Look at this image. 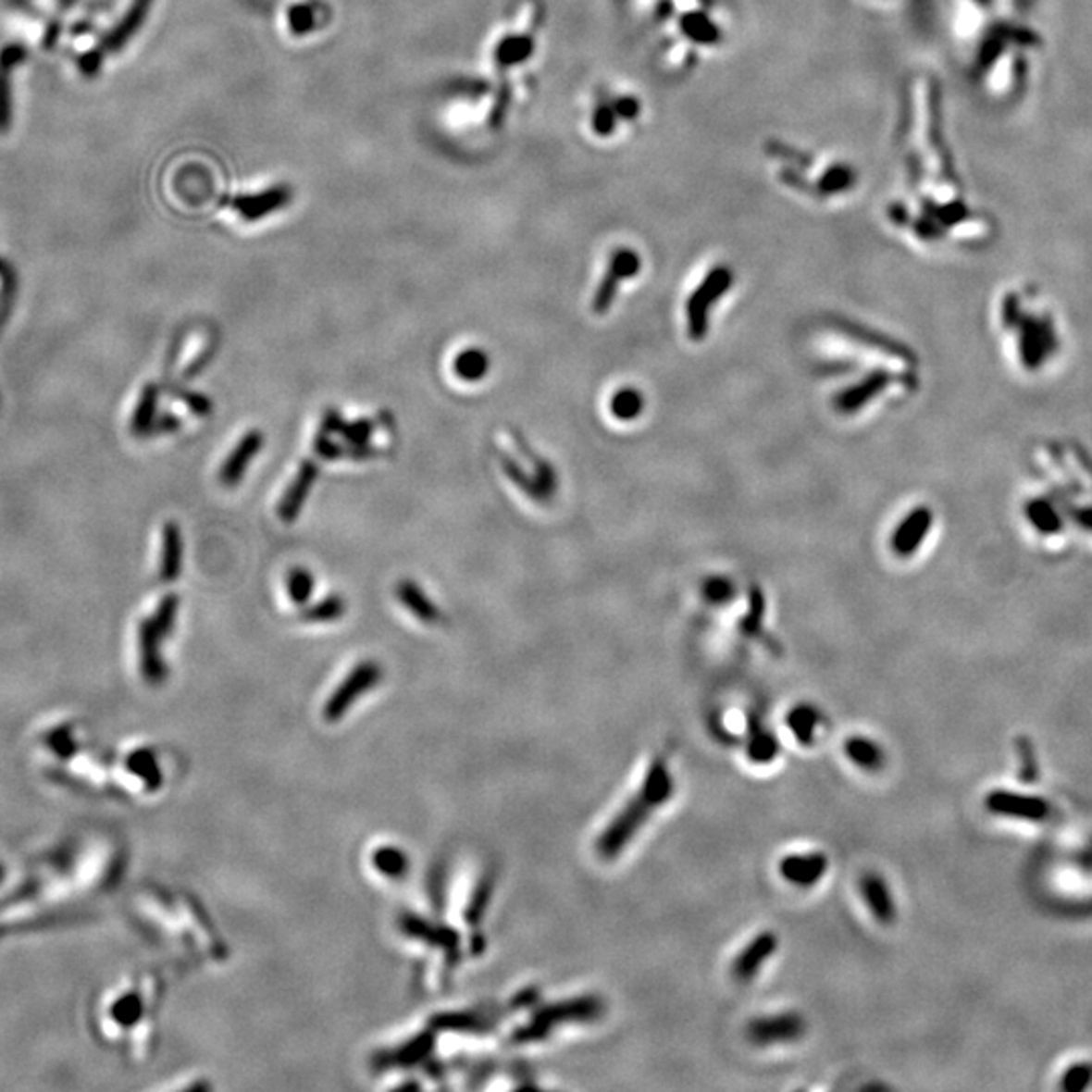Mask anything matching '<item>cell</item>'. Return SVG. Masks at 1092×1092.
Instances as JSON below:
<instances>
[{"instance_id": "1", "label": "cell", "mask_w": 1092, "mask_h": 1092, "mask_svg": "<svg viewBox=\"0 0 1092 1092\" xmlns=\"http://www.w3.org/2000/svg\"><path fill=\"white\" fill-rule=\"evenodd\" d=\"M148 977H124L109 987L93 1010V1025L104 1044L126 1054L136 1050L138 1037H148L150 1008Z\"/></svg>"}, {"instance_id": "2", "label": "cell", "mask_w": 1092, "mask_h": 1092, "mask_svg": "<svg viewBox=\"0 0 1092 1092\" xmlns=\"http://www.w3.org/2000/svg\"><path fill=\"white\" fill-rule=\"evenodd\" d=\"M674 793V777L665 759H655L643 777L639 791L611 822L597 839L599 856L605 860L617 858L631 842L650 815L668 803Z\"/></svg>"}, {"instance_id": "3", "label": "cell", "mask_w": 1092, "mask_h": 1092, "mask_svg": "<svg viewBox=\"0 0 1092 1092\" xmlns=\"http://www.w3.org/2000/svg\"><path fill=\"white\" fill-rule=\"evenodd\" d=\"M107 791L124 797H148L164 788L158 751L150 745H126L109 759Z\"/></svg>"}, {"instance_id": "4", "label": "cell", "mask_w": 1092, "mask_h": 1092, "mask_svg": "<svg viewBox=\"0 0 1092 1092\" xmlns=\"http://www.w3.org/2000/svg\"><path fill=\"white\" fill-rule=\"evenodd\" d=\"M733 288V271L726 266H718L701 281L690 300L686 304L688 314V334L692 341H702L708 330V312L710 305H714L718 298Z\"/></svg>"}, {"instance_id": "5", "label": "cell", "mask_w": 1092, "mask_h": 1092, "mask_svg": "<svg viewBox=\"0 0 1092 1092\" xmlns=\"http://www.w3.org/2000/svg\"><path fill=\"white\" fill-rule=\"evenodd\" d=\"M601 1011H603V1001L591 996L554 1003V1006L544 1008L528 1025H524V1030L518 1032V1040H539L556 1024L589 1022L599 1018Z\"/></svg>"}, {"instance_id": "6", "label": "cell", "mask_w": 1092, "mask_h": 1092, "mask_svg": "<svg viewBox=\"0 0 1092 1092\" xmlns=\"http://www.w3.org/2000/svg\"><path fill=\"white\" fill-rule=\"evenodd\" d=\"M382 676L380 665L375 662H363L351 672V676L336 688V692L328 698L324 716L334 723L341 716L346 714V710L353 706L354 701L368 692L370 688L377 686Z\"/></svg>"}, {"instance_id": "7", "label": "cell", "mask_w": 1092, "mask_h": 1092, "mask_svg": "<svg viewBox=\"0 0 1092 1092\" xmlns=\"http://www.w3.org/2000/svg\"><path fill=\"white\" fill-rule=\"evenodd\" d=\"M747 1034L749 1040L757 1046L793 1042L805 1034V1020L795 1011L767 1015V1018L752 1020Z\"/></svg>"}, {"instance_id": "8", "label": "cell", "mask_w": 1092, "mask_h": 1092, "mask_svg": "<svg viewBox=\"0 0 1092 1092\" xmlns=\"http://www.w3.org/2000/svg\"><path fill=\"white\" fill-rule=\"evenodd\" d=\"M641 267V261L639 255L636 254L633 249H617L614 255H611L609 261V269L605 273L603 281H601V286L595 292V300H593V310L597 314H603L609 310V305L614 304V298L617 293L619 288V281L626 279V278H636L639 273Z\"/></svg>"}, {"instance_id": "9", "label": "cell", "mask_w": 1092, "mask_h": 1092, "mask_svg": "<svg viewBox=\"0 0 1092 1092\" xmlns=\"http://www.w3.org/2000/svg\"><path fill=\"white\" fill-rule=\"evenodd\" d=\"M781 876L789 884L800 888H810L824 878L827 872V856L822 851H807V854H791L781 860Z\"/></svg>"}, {"instance_id": "10", "label": "cell", "mask_w": 1092, "mask_h": 1092, "mask_svg": "<svg viewBox=\"0 0 1092 1092\" xmlns=\"http://www.w3.org/2000/svg\"><path fill=\"white\" fill-rule=\"evenodd\" d=\"M777 945H779V938L771 931H764L752 938V941L745 949H742L738 957L735 959V965H733L735 979L740 983H749L752 977L759 974L761 967L767 963V959L775 951H777Z\"/></svg>"}, {"instance_id": "11", "label": "cell", "mask_w": 1092, "mask_h": 1092, "mask_svg": "<svg viewBox=\"0 0 1092 1092\" xmlns=\"http://www.w3.org/2000/svg\"><path fill=\"white\" fill-rule=\"evenodd\" d=\"M160 638L167 633L156 626V621H142L140 626V670L148 682H162L167 678V665L160 655Z\"/></svg>"}, {"instance_id": "12", "label": "cell", "mask_w": 1092, "mask_h": 1092, "mask_svg": "<svg viewBox=\"0 0 1092 1092\" xmlns=\"http://www.w3.org/2000/svg\"><path fill=\"white\" fill-rule=\"evenodd\" d=\"M860 890H862V897H864V902L870 909L872 916L880 924H892L894 921H897V904H894L892 892L888 888L887 880H884L880 874H876V872L864 874V876H862V880H860Z\"/></svg>"}, {"instance_id": "13", "label": "cell", "mask_w": 1092, "mask_h": 1092, "mask_svg": "<svg viewBox=\"0 0 1092 1092\" xmlns=\"http://www.w3.org/2000/svg\"><path fill=\"white\" fill-rule=\"evenodd\" d=\"M316 478H318V465L310 460H305L300 465V472H298L296 479H293V482L290 484L286 494H283V498L279 502L278 515L283 522H293L298 518L305 498H308L312 486L316 484Z\"/></svg>"}, {"instance_id": "14", "label": "cell", "mask_w": 1092, "mask_h": 1092, "mask_svg": "<svg viewBox=\"0 0 1092 1092\" xmlns=\"http://www.w3.org/2000/svg\"><path fill=\"white\" fill-rule=\"evenodd\" d=\"M261 447H264V435H261L259 431H249L243 440L237 443L231 455H229L227 462L223 464L221 474H218V478H221V484L231 488V486H237L239 482H242V478L247 472L251 460H254L255 453L261 452Z\"/></svg>"}, {"instance_id": "15", "label": "cell", "mask_w": 1092, "mask_h": 1092, "mask_svg": "<svg viewBox=\"0 0 1092 1092\" xmlns=\"http://www.w3.org/2000/svg\"><path fill=\"white\" fill-rule=\"evenodd\" d=\"M931 522L933 516L928 508H914L909 516H906L900 527L897 528V532L892 534V549L899 556H909L912 554L916 549H919L921 540L926 537L928 528H931Z\"/></svg>"}, {"instance_id": "16", "label": "cell", "mask_w": 1092, "mask_h": 1092, "mask_svg": "<svg viewBox=\"0 0 1092 1092\" xmlns=\"http://www.w3.org/2000/svg\"><path fill=\"white\" fill-rule=\"evenodd\" d=\"M890 382H892V375L884 373V370H876V373L868 375L864 380L858 382V385L844 391L842 395L836 399V407L842 413H851L860 407H864L872 397H876L880 391H884L890 385Z\"/></svg>"}, {"instance_id": "17", "label": "cell", "mask_w": 1092, "mask_h": 1092, "mask_svg": "<svg viewBox=\"0 0 1092 1092\" xmlns=\"http://www.w3.org/2000/svg\"><path fill=\"white\" fill-rule=\"evenodd\" d=\"M150 5H152V0H134L132 8H130V13L122 20H119V25L105 37L104 49L105 51L122 49L126 45V43H128V39L134 35V32L140 29L142 23H144V19H146L148 10H150Z\"/></svg>"}, {"instance_id": "18", "label": "cell", "mask_w": 1092, "mask_h": 1092, "mask_svg": "<svg viewBox=\"0 0 1092 1092\" xmlns=\"http://www.w3.org/2000/svg\"><path fill=\"white\" fill-rule=\"evenodd\" d=\"M397 597L415 617H419L425 624H437L441 619L440 609L433 605V601L421 591L419 585L413 581H401L397 585Z\"/></svg>"}, {"instance_id": "19", "label": "cell", "mask_w": 1092, "mask_h": 1092, "mask_svg": "<svg viewBox=\"0 0 1092 1092\" xmlns=\"http://www.w3.org/2000/svg\"><path fill=\"white\" fill-rule=\"evenodd\" d=\"M846 755L848 759L856 764V767L864 769V771H880L884 767V763H887V755H884L882 747L878 742H874L866 737H851L846 740Z\"/></svg>"}, {"instance_id": "20", "label": "cell", "mask_w": 1092, "mask_h": 1092, "mask_svg": "<svg viewBox=\"0 0 1092 1092\" xmlns=\"http://www.w3.org/2000/svg\"><path fill=\"white\" fill-rule=\"evenodd\" d=\"M162 566H160V577L164 581H174V578L179 577L180 573V565H182V539H180V530L174 522H168L167 527H164V537H162Z\"/></svg>"}, {"instance_id": "21", "label": "cell", "mask_w": 1092, "mask_h": 1092, "mask_svg": "<svg viewBox=\"0 0 1092 1092\" xmlns=\"http://www.w3.org/2000/svg\"><path fill=\"white\" fill-rule=\"evenodd\" d=\"M788 726L801 745H813L817 728L822 726V714L810 704H800L788 714Z\"/></svg>"}, {"instance_id": "22", "label": "cell", "mask_w": 1092, "mask_h": 1092, "mask_svg": "<svg viewBox=\"0 0 1092 1092\" xmlns=\"http://www.w3.org/2000/svg\"><path fill=\"white\" fill-rule=\"evenodd\" d=\"M20 49H6L0 55V132H5L10 122V71L20 59Z\"/></svg>"}, {"instance_id": "23", "label": "cell", "mask_w": 1092, "mask_h": 1092, "mask_svg": "<svg viewBox=\"0 0 1092 1092\" xmlns=\"http://www.w3.org/2000/svg\"><path fill=\"white\" fill-rule=\"evenodd\" d=\"M453 368H455V375L460 378H464L467 382H476L488 373L490 358L486 353L478 351V348H469V351H464L460 356L455 358Z\"/></svg>"}, {"instance_id": "24", "label": "cell", "mask_w": 1092, "mask_h": 1092, "mask_svg": "<svg viewBox=\"0 0 1092 1092\" xmlns=\"http://www.w3.org/2000/svg\"><path fill=\"white\" fill-rule=\"evenodd\" d=\"M512 435H515V440H516V443H518V447H520V452H522L524 455H527L528 460H530V464L534 465V472H537V476H534V479H537V484L540 486V490L544 491L546 498H551V496L554 494V490H556V474H554L552 465H551V464H546V462L542 460V457H539L537 453H534V452L530 450V447H528V443L522 440V435H520V433L512 431Z\"/></svg>"}, {"instance_id": "25", "label": "cell", "mask_w": 1092, "mask_h": 1092, "mask_svg": "<svg viewBox=\"0 0 1092 1092\" xmlns=\"http://www.w3.org/2000/svg\"><path fill=\"white\" fill-rule=\"evenodd\" d=\"M609 409L614 417L621 419V421H631L639 417V413L643 411V397L641 392L636 389H621L617 391L614 397H611L609 403Z\"/></svg>"}, {"instance_id": "26", "label": "cell", "mask_w": 1092, "mask_h": 1092, "mask_svg": "<svg viewBox=\"0 0 1092 1092\" xmlns=\"http://www.w3.org/2000/svg\"><path fill=\"white\" fill-rule=\"evenodd\" d=\"M344 614H346L344 599L330 595V597L318 601L316 605L304 607L300 617L304 621H310V624H322V621H334L338 617H342Z\"/></svg>"}, {"instance_id": "27", "label": "cell", "mask_w": 1092, "mask_h": 1092, "mask_svg": "<svg viewBox=\"0 0 1092 1092\" xmlns=\"http://www.w3.org/2000/svg\"><path fill=\"white\" fill-rule=\"evenodd\" d=\"M500 464H502V467H504L506 476L524 491V494L534 498L537 502H546V500H549V498H546L544 491L540 490V486L537 484V479L528 478L527 474H524V469L518 465V462L512 460V457L508 453H500Z\"/></svg>"}, {"instance_id": "28", "label": "cell", "mask_w": 1092, "mask_h": 1092, "mask_svg": "<svg viewBox=\"0 0 1092 1092\" xmlns=\"http://www.w3.org/2000/svg\"><path fill=\"white\" fill-rule=\"evenodd\" d=\"M375 868L387 878H401L407 872V856L399 848H380L375 854Z\"/></svg>"}, {"instance_id": "29", "label": "cell", "mask_w": 1092, "mask_h": 1092, "mask_svg": "<svg viewBox=\"0 0 1092 1092\" xmlns=\"http://www.w3.org/2000/svg\"><path fill=\"white\" fill-rule=\"evenodd\" d=\"M288 595L292 597L293 603L304 605L308 603L312 591H314V577L308 569H302V566H296V569H292L288 573Z\"/></svg>"}, {"instance_id": "30", "label": "cell", "mask_w": 1092, "mask_h": 1092, "mask_svg": "<svg viewBox=\"0 0 1092 1092\" xmlns=\"http://www.w3.org/2000/svg\"><path fill=\"white\" fill-rule=\"evenodd\" d=\"M777 751H779L777 740L773 738V735L764 733V730L752 735V738L749 742V757L752 761H755V763H769V761H773L775 755H777Z\"/></svg>"}, {"instance_id": "31", "label": "cell", "mask_w": 1092, "mask_h": 1092, "mask_svg": "<svg viewBox=\"0 0 1092 1092\" xmlns=\"http://www.w3.org/2000/svg\"><path fill=\"white\" fill-rule=\"evenodd\" d=\"M281 201H283V194H279V192H269V194L264 196V199H259V196H255V199L239 201L237 206H239V209H242V213L245 217L255 218L259 215H266V213H269L273 209H278V206L281 205Z\"/></svg>"}, {"instance_id": "32", "label": "cell", "mask_w": 1092, "mask_h": 1092, "mask_svg": "<svg viewBox=\"0 0 1092 1092\" xmlns=\"http://www.w3.org/2000/svg\"><path fill=\"white\" fill-rule=\"evenodd\" d=\"M155 409H156V391H155V387H146L144 392H142L140 405L136 409V417H134L136 431H144L148 428L152 417H155Z\"/></svg>"}, {"instance_id": "33", "label": "cell", "mask_w": 1092, "mask_h": 1092, "mask_svg": "<svg viewBox=\"0 0 1092 1092\" xmlns=\"http://www.w3.org/2000/svg\"><path fill=\"white\" fill-rule=\"evenodd\" d=\"M375 431V425L373 421L368 419H360L356 423H344V428L341 431V435L346 440V443L351 445H365L370 440V433Z\"/></svg>"}, {"instance_id": "34", "label": "cell", "mask_w": 1092, "mask_h": 1092, "mask_svg": "<svg viewBox=\"0 0 1092 1092\" xmlns=\"http://www.w3.org/2000/svg\"><path fill=\"white\" fill-rule=\"evenodd\" d=\"M314 450L324 460H336V457H342L344 455V447L338 445L330 440V435L320 431V435L316 437V443H314Z\"/></svg>"}, {"instance_id": "35", "label": "cell", "mask_w": 1092, "mask_h": 1092, "mask_svg": "<svg viewBox=\"0 0 1092 1092\" xmlns=\"http://www.w3.org/2000/svg\"><path fill=\"white\" fill-rule=\"evenodd\" d=\"M187 405L196 413V415H209V411L213 409V403L203 397V395H196V392H182L180 397Z\"/></svg>"}, {"instance_id": "36", "label": "cell", "mask_w": 1092, "mask_h": 1092, "mask_svg": "<svg viewBox=\"0 0 1092 1092\" xmlns=\"http://www.w3.org/2000/svg\"><path fill=\"white\" fill-rule=\"evenodd\" d=\"M344 423L346 421L341 417V413L334 411V409H328L324 413V417H322V431L328 433V435H330V433H341L342 428H344Z\"/></svg>"}, {"instance_id": "37", "label": "cell", "mask_w": 1092, "mask_h": 1092, "mask_svg": "<svg viewBox=\"0 0 1092 1092\" xmlns=\"http://www.w3.org/2000/svg\"><path fill=\"white\" fill-rule=\"evenodd\" d=\"M704 593L708 599H713V601L726 599L730 595V585H726L725 578H713V581H708Z\"/></svg>"}, {"instance_id": "38", "label": "cell", "mask_w": 1092, "mask_h": 1092, "mask_svg": "<svg viewBox=\"0 0 1092 1092\" xmlns=\"http://www.w3.org/2000/svg\"><path fill=\"white\" fill-rule=\"evenodd\" d=\"M8 868H10V862H8V860H5L3 856H0V894L5 892V884L10 880V876H8Z\"/></svg>"}]
</instances>
